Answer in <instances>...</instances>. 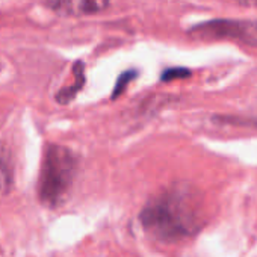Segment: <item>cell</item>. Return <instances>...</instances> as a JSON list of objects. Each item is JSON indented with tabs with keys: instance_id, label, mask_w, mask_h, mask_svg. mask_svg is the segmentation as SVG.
Here are the masks:
<instances>
[{
	"instance_id": "6",
	"label": "cell",
	"mask_w": 257,
	"mask_h": 257,
	"mask_svg": "<svg viewBox=\"0 0 257 257\" xmlns=\"http://www.w3.org/2000/svg\"><path fill=\"white\" fill-rule=\"evenodd\" d=\"M73 73H74V79H76L74 83L70 85L68 88L61 89L56 94V101L61 104H68L70 101H73L76 98V95L79 94V91L85 85V67L80 61L73 65Z\"/></svg>"
},
{
	"instance_id": "3",
	"label": "cell",
	"mask_w": 257,
	"mask_h": 257,
	"mask_svg": "<svg viewBox=\"0 0 257 257\" xmlns=\"http://www.w3.org/2000/svg\"><path fill=\"white\" fill-rule=\"evenodd\" d=\"M194 40H234L257 47V22L240 19H213L192 26L188 31Z\"/></svg>"
},
{
	"instance_id": "4",
	"label": "cell",
	"mask_w": 257,
	"mask_h": 257,
	"mask_svg": "<svg viewBox=\"0 0 257 257\" xmlns=\"http://www.w3.org/2000/svg\"><path fill=\"white\" fill-rule=\"evenodd\" d=\"M110 0H47V7L59 16L80 17L104 11Z\"/></svg>"
},
{
	"instance_id": "5",
	"label": "cell",
	"mask_w": 257,
	"mask_h": 257,
	"mask_svg": "<svg viewBox=\"0 0 257 257\" xmlns=\"http://www.w3.org/2000/svg\"><path fill=\"white\" fill-rule=\"evenodd\" d=\"M14 188V162L10 152L0 146V198L7 197Z\"/></svg>"
},
{
	"instance_id": "7",
	"label": "cell",
	"mask_w": 257,
	"mask_h": 257,
	"mask_svg": "<svg viewBox=\"0 0 257 257\" xmlns=\"http://www.w3.org/2000/svg\"><path fill=\"white\" fill-rule=\"evenodd\" d=\"M137 76H138V73L135 70H128V71H124L122 74H119V77L115 83V88L112 91V98L115 100L119 94H122L125 91L127 85L131 83L134 79H137Z\"/></svg>"
},
{
	"instance_id": "2",
	"label": "cell",
	"mask_w": 257,
	"mask_h": 257,
	"mask_svg": "<svg viewBox=\"0 0 257 257\" xmlns=\"http://www.w3.org/2000/svg\"><path fill=\"white\" fill-rule=\"evenodd\" d=\"M76 171L77 159L68 147L47 144L37 185L40 203L50 209L62 206L73 188Z\"/></svg>"
},
{
	"instance_id": "8",
	"label": "cell",
	"mask_w": 257,
	"mask_h": 257,
	"mask_svg": "<svg viewBox=\"0 0 257 257\" xmlns=\"http://www.w3.org/2000/svg\"><path fill=\"white\" fill-rule=\"evenodd\" d=\"M191 70L185 68V67H173V68H167L162 71L161 80L162 82H171V80H177V79H188L191 77Z\"/></svg>"
},
{
	"instance_id": "10",
	"label": "cell",
	"mask_w": 257,
	"mask_h": 257,
	"mask_svg": "<svg viewBox=\"0 0 257 257\" xmlns=\"http://www.w3.org/2000/svg\"><path fill=\"white\" fill-rule=\"evenodd\" d=\"M237 5H242V7H255L257 8V0H233Z\"/></svg>"
},
{
	"instance_id": "9",
	"label": "cell",
	"mask_w": 257,
	"mask_h": 257,
	"mask_svg": "<svg viewBox=\"0 0 257 257\" xmlns=\"http://www.w3.org/2000/svg\"><path fill=\"white\" fill-rule=\"evenodd\" d=\"M216 119H222L227 124H237V125H252L257 127V118H240V116H221Z\"/></svg>"
},
{
	"instance_id": "1",
	"label": "cell",
	"mask_w": 257,
	"mask_h": 257,
	"mask_svg": "<svg viewBox=\"0 0 257 257\" xmlns=\"http://www.w3.org/2000/svg\"><path fill=\"white\" fill-rule=\"evenodd\" d=\"M140 222L155 240L164 243L186 240L204 224L200 194L191 185L176 183L144 204Z\"/></svg>"
}]
</instances>
